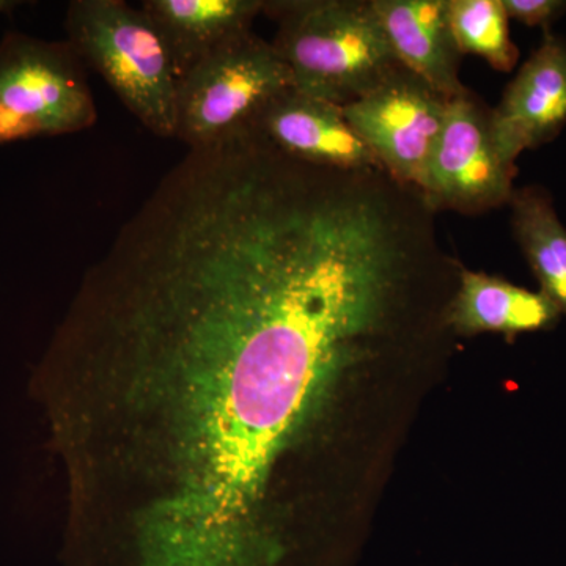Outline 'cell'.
Instances as JSON below:
<instances>
[{
  "instance_id": "1",
  "label": "cell",
  "mask_w": 566,
  "mask_h": 566,
  "mask_svg": "<svg viewBox=\"0 0 566 566\" xmlns=\"http://www.w3.org/2000/svg\"><path fill=\"white\" fill-rule=\"evenodd\" d=\"M294 91L348 106L398 69L371 0H264Z\"/></svg>"
},
{
  "instance_id": "2",
  "label": "cell",
  "mask_w": 566,
  "mask_h": 566,
  "mask_svg": "<svg viewBox=\"0 0 566 566\" xmlns=\"http://www.w3.org/2000/svg\"><path fill=\"white\" fill-rule=\"evenodd\" d=\"M69 43L150 132L177 136L178 82L169 48L148 14L122 0H74Z\"/></svg>"
},
{
  "instance_id": "3",
  "label": "cell",
  "mask_w": 566,
  "mask_h": 566,
  "mask_svg": "<svg viewBox=\"0 0 566 566\" xmlns=\"http://www.w3.org/2000/svg\"><path fill=\"white\" fill-rule=\"evenodd\" d=\"M290 88L292 71L274 44L244 33L182 77L175 137L191 150L230 139L255 126L270 103Z\"/></svg>"
},
{
  "instance_id": "4",
  "label": "cell",
  "mask_w": 566,
  "mask_h": 566,
  "mask_svg": "<svg viewBox=\"0 0 566 566\" xmlns=\"http://www.w3.org/2000/svg\"><path fill=\"white\" fill-rule=\"evenodd\" d=\"M98 120L69 41L10 32L0 41V145L88 129Z\"/></svg>"
},
{
  "instance_id": "5",
  "label": "cell",
  "mask_w": 566,
  "mask_h": 566,
  "mask_svg": "<svg viewBox=\"0 0 566 566\" xmlns=\"http://www.w3.org/2000/svg\"><path fill=\"white\" fill-rule=\"evenodd\" d=\"M516 174L495 145L491 109L469 91L449 99L420 191L428 207L461 214L495 210L512 200Z\"/></svg>"
},
{
  "instance_id": "6",
  "label": "cell",
  "mask_w": 566,
  "mask_h": 566,
  "mask_svg": "<svg viewBox=\"0 0 566 566\" xmlns=\"http://www.w3.org/2000/svg\"><path fill=\"white\" fill-rule=\"evenodd\" d=\"M441 93L405 66L344 107L346 122L395 181L420 193L444 126Z\"/></svg>"
},
{
  "instance_id": "7",
  "label": "cell",
  "mask_w": 566,
  "mask_h": 566,
  "mask_svg": "<svg viewBox=\"0 0 566 566\" xmlns=\"http://www.w3.org/2000/svg\"><path fill=\"white\" fill-rule=\"evenodd\" d=\"M566 126V41L545 32L491 109L495 145L506 161L556 139Z\"/></svg>"
},
{
  "instance_id": "8",
  "label": "cell",
  "mask_w": 566,
  "mask_h": 566,
  "mask_svg": "<svg viewBox=\"0 0 566 566\" xmlns=\"http://www.w3.org/2000/svg\"><path fill=\"white\" fill-rule=\"evenodd\" d=\"M277 150L296 161L329 169H381L346 122L344 107L290 88L255 123Z\"/></svg>"
},
{
  "instance_id": "9",
  "label": "cell",
  "mask_w": 566,
  "mask_h": 566,
  "mask_svg": "<svg viewBox=\"0 0 566 566\" xmlns=\"http://www.w3.org/2000/svg\"><path fill=\"white\" fill-rule=\"evenodd\" d=\"M401 66L452 99L461 84V51L450 22V0H371Z\"/></svg>"
},
{
  "instance_id": "10",
  "label": "cell",
  "mask_w": 566,
  "mask_h": 566,
  "mask_svg": "<svg viewBox=\"0 0 566 566\" xmlns=\"http://www.w3.org/2000/svg\"><path fill=\"white\" fill-rule=\"evenodd\" d=\"M557 305L542 292L517 286L505 279L461 268L455 292L446 308L450 333L472 337L480 334L538 333L556 326Z\"/></svg>"
},
{
  "instance_id": "11",
  "label": "cell",
  "mask_w": 566,
  "mask_h": 566,
  "mask_svg": "<svg viewBox=\"0 0 566 566\" xmlns=\"http://www.w3.org/2000/svg\"><path fill=\"white\" fill-rule=\"evenodd\" d=\"M264 0H145L142 10L161 32L178 82L205 57L244 33Z\"/></svg>"
},
{
  "instance_id": "12",
  "label": "cell",
  "mask_w": 566,
  "mask_h": 566,
  "mask_svg": "<svg viewBox=\"0 0 566 566\" xmlns=\"http://www.w3.org/2000/svg\"><path fill=\"white\" fill-rule=\"evenodd\" d=\"M509 207L513 233L538 279L539 292L566 315V227L553 197L542 186H524L515 189Z\"/></svg>"
},
{
  "instance_id": "13",
  "label": "cell",
  "mask_w": 566,
  "mask_h": 566,
  "mask_svg": "<svg viewBox=\"0 0 566 566\" xmlns=\"http://www.w3.org/2000/svg\"><path fill=\"white\" fill-rule=\"evenodd\" d=\"M509 21L502 0H450V22L461 54L479 55L505 73L520 59Z\"/></svg>"
},
{
  "instance_id": "14",
  "label": "cell",
  "mask_w": 566,
  "mask_h": 566,
  "mask_svg": "<svg viewBox=\"0 0 566 566\" xmlns=\"http://www.w3.org/2000/svg\"><path fill=\"white\" fill-rule=\"evenodd\" d=\"M509 20L549 31L566 13L565 0H502Z\"/></svg>"
},
{
  "instance_id": "15",
  "label": "cell",
  "mask_w": 566,
  "mask_h": 566,
  "mask_svg": "<svg viewBox=\"0 0 566 566\" xmlns=\"http://www.w3.org/2000/svg\"><path fill=\"white\" fill-rule=\"evenodd\" d=\"M13 6H17V3L10 2V0H0V13L13 9Z\"/></svg>"
}]
</instances>
